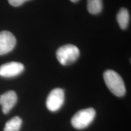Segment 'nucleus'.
<instances>
[{
    "label": "nucleus",
    "instance_id": "1a4fd4ad",
    "mask_svg": "<svg viewBox=\"0 0 131 131\" xmlns=\"http://www.w3.org/2000/svg\"><path fill=\"white\" fill-rule=\"evenodd\" d=\"M87 7L90 14L96 15L100 14L103 9L102 0H87Z\"/></svg>",
    "mask_w": 131,
    "mask_h": 131
},
{
    "label": "nucleus",
    "instance_id": "f257e3e1",
    "mask_svg": "<svg viewBox=\"0 0 131 131\" xmlns=\"http://www.w3.org/2000/svg\"><path fill=\"white\" fill-rule=\"evenodd\" d=\"M103 78L106 86L113 94L123 96L126 94V88L122 77L112 70H107L103 73Z\"/></svg>",
    "mask_w": 131,
    "mask_h": 131
},
{
    "label": "nucleus",
    "instance_id": "f8f14e48",
    "mask_svg": "<svg viewBox=\"0 0 131 131\" xmlns=\"http://www.w3.org/2000/svg\"><path fill=\"white\" fill-rule=\"evenodd\" d=\"M70 1H72V3H77V2H78L79 0H70Z\"/></svg>",
    "mask_w": 131,
    "mask_h": 131
},
{
    "label": "nucleus",
    "instance_id": "0eeeda50",
    "mask_svg": "<svg viewBox=\"0 0 131 131\" xmlns=\"http://www.w3.org/2000/svg\"><path fill=\"white\" fill-rule=\"evenodd\" d=\"M17 95L14 91H9L0 95V104L4 114L9 113L17 102Z\"/></svg>",
    "mask_w": 131,
    "mask_h": 131
},
{
    "label": "nucleus",
    "instance_id": "7ed1b4c3",
    "mask_svg": "<svg viewBox=\"0 0 131 131\" xmlns=\"http://www.w3.org/2000/svg\"><path fill=\"white\" fill-rule=\"evenodd\" d=\"M95 114V111L93 108L82 109L73 115L71 119V123L75 129H84L93 122Z\"/></svg>",
    "mask_w": 131,
    "mask_h": 131
},
{
    "label": "nucleus",
    "instance_id": "423d86ee",
    "mask_svg": "<svg viewBox=\"0 0 131 131\" xmlns=\"http://www.w3.org/2000/svg\"><path fill=\"white\" fill-rule=\"evenodd\" d=\"M24 66L19 62L12 61L0 66V76L4 78H12L21 74Z\"/></svg>",
    "mask_w": 131,
    "mask_h": 131
},
{
    "label": "nucleus",
    "instance_id": "9d476101",
    "mask_svg": "<svg viewBox=\"0 0 131 131\" xmlns=\"http://www.w3.org/2000/svg\"><path fill=\"white\" fill-rule=\"evenodd\" d=\"M22 125V119L19 117H15L5 124L4 131H19Z\"/></svg>",
    "mask_w": 131,
    "mask_h": 131
},
{
    "label": "nucleus",
    "instance_id": "39448f33",
    "mask_svg": "<svg viewBox=\"0 0 131 131\" xmlns=\"http://www.w3.org/2000/svg\"><path fill=\"white\" fill-rule=\"evenodd\" d=\"M16 43V38L12 33L6 30L0 32V55L12 51Z\"/></svg>",
    "mask_w": 131,
    "mask_h": 131
},
{
    "label": "nucleus",
    "instance_id": "9b49d317",
    "mask_svg": "<svg viewBox=\"0 0 131 131\" xmlns=\"http://www.w3.org/2000/svg\"><path fill=\"white\" fill-rule=\"evenodd\" d=\"M29 0H8L9 3L14 7H18Z\"/></svg>",
    "mask_w": 131,
    "mask_h": 131
},
{
    "label": "nucleus",
    "instance_id": "f03ea898",
    "mask_svg": "<svg viewBox=\"0 0 131 131\" xmlns=\"http://www.w3.org/2000/svg\"><path fill=\"white\" fill-rule=\"evenodd\" d=\"M80 50L76 46L66 45L60 47L56 52L57 60L63 66L70 65L78 58Z\"/></svg>",
    "mask_w": 131,
    "mask_h": 131
},
{
    "label": "nucleus",
    "instance_id": "6e6552de",
    "mask_svg": "<svg viewBox=\"0 0 131 131\" xmlns=\"http://www.w3.org/2000/svg\"><path fill=\"white\" fill-rule=\"evenodd\" d=\"M130 18L128 10L125 7L121 8L117 15L118 24L122 29H126L129 25Z\"/></svg>",
    "mask_w": 131,
    "mask_h": 131
},
{
    "label": "nucleus",
    "instance_id": "20e7f679",
    "mask_svg": "<svg viewBox=\"0 0 131 131\" xmlns=\"http://www.w3.org/2000/svg\"><path fill=\"white\" fill-rule=\"evenodd\" d=\"M64 101V92L63 89L56 88L50 92L46 100L47 109L52 112L58 111Z\"/></svg>",
    "mask_w": 131,
    "mask_h": 131
}]
</instances>
